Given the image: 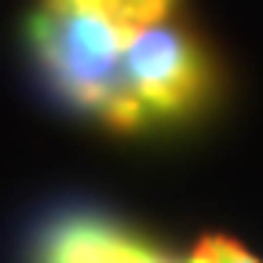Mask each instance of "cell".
<instances>
[{
    "mask_svg": "<svg viewBox=\"0 0 263 263\" xmlns=\"http://www.w3.org/2000/svg\"><path fill=\"white\" fill-rule=\"evenodd\" d=\"M26 41L51 88L70 106L121 132L150 124L128 84L124 48L132 37L124 29L66 0H44L26 22Z\"/></svg>",
    "mask_w": 263,
    "mask_h": 263,
    "instance_id": "1",
    "label": "cell"
},
{
    "mask_svg": "<svg viewBox=\"0 0 263 263\" xmlns=\"http://www.w3.org/2000/svg\"><path fill=\"white\" fill-rule=\"evenodd\" d=\"M128 84L136 91L146 121L154 117H183L205 103L212 88V66L183 26L157 22L139 29L124 48Z\"/></svg>",
    "mask_w": 263,
    "mask_h": 263,
    "instance_id": "2",
    "label": "cell"
},
{
    "mask_svg": "<svg viewBox=\"0 0 263 263\" xmlns=\"http://www.w3.org/2000/svg\"><path fill=\"white\" fill-rule=\"evenodd\" d=\"M41 263H172L161 256L150 241L124 230L121 223L73 216L48 230L41 245ZM190 263H212L201 252H194Z\"/></svg>",
    "mask_w": 263,
    "mask_h": 263,
    "instance_id": "3",
    "label": "cell"
},
{
    "mask_svg": "<svg viewBox=\"0 0 263 263\" xmlns=\"http://www.w3.org/2000/svg\"><path fill=\"white\" fill-rule=\"evenodd\" d=\"M66 4L103 15L106 22H114L117 29H124L128 37H136V33L146 29V26L168 22L176 0H66Z\"/></svg>",
    "mask_w": 263,
    "mask_h": 263,
    "instance_id": "4",
    "label": "cell"
},
{
    "mask_svg": "<svg viewBox=\"0 0 263 263\" xmlns=\"http://www.w3.org/2000/svg\"><path fill=\"white\" fill-rule=\"evenodd\" d=\"M201 252L205 259H212V263H256L238 241H230V238H209V241H201Z\"/></svg>",
    "mask_w": 263,
    "mask_h": 263,
    "instance_id": "5",
    "label": "cell"
}]
</instances>
